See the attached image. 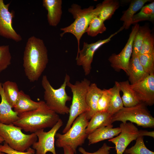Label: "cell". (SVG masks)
I'll return each mask as SVG.
<instances>
[{"label":"cell","mask_w":154,"mask_h":154,"mask_svg":"<svg viewBox=\"0 0 154 154\" xmlns=\"http://www.w3.org/2000/svg\"><path fill=\"white\" fill-rule=\"evenodd\" d=\"M23 66L31 82L37 81L48 62V50L42 40L32 36L27 40L23 56Z\"/></svg>","instance_id":"cell-1"},{"label":"cell","mask_w":154,"mask_h":154,"mask_svg":"<svg viewBox=\"0 0 154 154\" xmlns=\"http://www.w3.org/2000/svg\"><path fill=\"white\" fill-rule=\"evenodd\" d=\"M18 119L14 124L27 132L35 133L40 129L52 128L60 118L44 101H40L39 107L36 110L18 115Z\"/></svg>","instance_id":"cell-2"},{"label":"cell","mask_w":154,"mask_h":154,"mask_svg":"<svg viewBox=\"0 0 154 154\" xmlns=\"http://www.w3.org/2000/svg\"><path fill=\"white\" fill-rule=\"evenodd\" d=\"M101 3L98 4L96 8L94 6H90L88 8L82 9L81 6L76 4H72L68 11L73 16L74 22L70 25L61 28L60 30L63 32L60 36L62 37L66 33H70L76 37L78 42L77 53L80 50V40L83 35L86 33L91 20L98 15L101 9Z\"/></svg>","instance_id":"cell-3"},{"label":"cell","mask_w":154,"mask_h":154,"mask_svg":"<svg viewBox=\"0 0 154 154\" xmlns=\"http://www.w3.org/2000/svg\"><path fill=\"white\" fill-rule=\"evenodd\" d=\"M69 79V76L66 74L63 83L59 88L55 89L51 85L46 75H43L42 78L41 84L44 90V101L51 110L58 114L69 113L70 108L66 105V103L72 98L67 95L66 88Z\"/></svg>","instance_id":"cell-4"},{"label":"cell","mask_w":154,"mask_h":154,"mask_svg":"<svg viewBox=\"0 0 154 154\" xmlns=\"http://www.w3.org/2000/svg\"><path fill=\"white\" fill-rule=\"evenodd\" d=\"M87 112L79 116L66 133L63 134L56 133L55 145L57 147L63 148L65 146H68L73 150L75 153H76L77 147L84 143L88 135L86 129L89 120L87 118Z\"/></svg>","instance_id":"cell-5"},{"label":"cell","mask_w":154,"mask_h":154,"mask_svg":"<svg viewBox=\"0 0 154 154\" xmlns=\"http://www.w3.org/2000/svg\"><path fill=\"white\" fill-rule=\"evenodd\" d=\"M69 80L66 84L71 89L72 94V98L71 105L69 110V116L66 125L62 131L64 133L71 127L76 118L80 114L89 111V108L86 104V96L91 84L90 82L86 78L81 81H77L73 84Z\"/></svg>","instance_id":"cell-6"},{"label":"cell","mask_w":154,"mask_h":154,"mask_svg":"<svg viewBox=\"0 0 154 154\" xmlns=\"http://www.w3.org/2000/svg\"><path fill=\"white\" fill-rule=\"evenodd\" d=\"M144 103L140 102L133 106L123 107L112 116V123L115 121H121L125 123L129 121L143 128H153L154 118Z\"/></svg>","instance_id":"cell-7"},{"label":"cell","mask_w":154,"mask_h":154,"mask_svg":"<svg viewBox=\"0 0 154 154\" xmlns=\"http://www.w3.org/2000/svg\"><path fill=\"white\" fill-rule=\"evenodd\" d=\"M21 130L14 124L7 125L0 122V136L4 142L15 150L25 151L37 141V137L35 133L27 134Z\"/></svg>","instance_id":"cell-8"},{"label":"cell","mask_w":154,"mask_h":154,"mask_svg":"<svg viewBox=\"0 0 154 154\" xmlns=\"http://www.w3.org/2000/svg\"><path fill=\"white\" fill-rule=\"evenodd\" d=\"M119 127L121 131L119 135L108 140L115 145L116 154H123L130 143L139 136H147L154 137L153 131L139 130L131 122L122 123Z\"/></svg>","instance_id":"cell-9"},{"label":"cell","mask_w":154,"mask_h":154,"mask_svg":"<svg viewBox=\"0 0 154 154\" xmlns=\"http://www.w3.org/2000/svg\"><path fill=\"white\" fill-rule=\"evenodd\" d=\"M123 30L121 27L117 31L104 40H100L90 44L84 42L82 49L77 53L76 59L77 65L82 66L85 75H89L91 72V64L96 50L102 45L109 42L112 37Z\"/></svg>","instance_id":"cell-10"},{"label":"cell","mask_w":154,"mask_h":154,"mask_svg":"<svg viewBox=\"0 0 154 154\" xmlns=\"http://www.w3.org/2000/svg\"><path fill=\"white\" fill-rule=\"evenodd\" d=\"M63 122L60 118L56 123L49 131H44L42 129L35 133L38 138V141L32 145L35 150V154H46L50 152L52 154H57L55 147V137L57 132L63 125Z\"/></svg>","instance_id":"cell-11"},{"label":"cell","mask_w":154,"mask_h":154,"mask_svg":"<svg viewBox=\"0 0 154 154\" xmlns=\"http://www.w3.org/2000/svg\"><path fill=\"white\" fill-rule=\"evenodd\" d=\"M139 27L137 23L135 24L132 28L128 41L121 51L118 54H113L110 56L108 60L111 66L116 71L122 70L126 73L132 53L134 39Z\"/></svg>","instance_id":"cell-12"},{"label":"cell","mask_w":154,"mask_h":154,"mask_svg":"<svg viewBox=\"0 0 154 154\" xmlns=\"http://www.w3.org/2000/svg\"><path fill=\"white\" fill-rule=\"evenodd\" d=\"M10 3L5 4L3 0H0V36L12 39L16 42L22 40L21 36L13 27V12L9 11Z\"/></svg>","instance_id":"cell-13"},{"label":"cell","mask_w":154,"mask_h":154,"mask_svg":"<svg viewBox=\"0 0 154 154\" xmlns=\"http://www.w3.org/2000/svg\"><path fill=\"white\" fill-rule=\"evenodd\" d=\"M131 87L140 102L146 106L154 104V73L149 74L142 80L133 85Z\"/></svg>","instance_id":"cell-14"},{"label":"cell","mask_w":154,"mask_h":154,"mask_svg":"<svg viewBox=\"0 0 154 154\" xmlns=\"http://www.w3.org/2000/svg\"><path fill=\"white\" fill-rule=\"evenodd\" d=\"M61 0H43L42 5L47 11V19L50 25L56 27L60 22L62 13Z\"/></svg>","instance_id":"cell-15"},{"label":"cell","mask_w":154,"mask_h":154,"mask_svg":"<svg viewBox=\"0 0 154 154\" xmlns=\"http://www.w3.org/2000/svg\"><path fill=\"white\" fill-rule=\"evenodd\" d=\"M120 127L113 128L112 124L98 128L88 135V145L94 144L102 141L113 138L120 133Z\"/></svg>","instance_id":"cell-16"},{"label":"cell","mask_w":154,"mask_h":154,"mask_svg":"<svg viewBox=\"0 0 154 154\" xmlns=\"http://www.w3.org/2000/svg\"><path fill=\"white\" fill-rule=\"evenodd\" d=\"M0 122L4 124H14L18 119L17 114L12 110V108L6 100L2 87L0 83Z\"/></svg>","instance_id":"cell-17"},{"label":"cell","mask_w":154,"mask_h":154,"mask_svg":"<svg viewBox=\"0 0 154 154\" xmlns=\"http://www.w3.org/2000/svg\"><path fill=\"white\" fill-rule=\"evenodd\" d=\"M126 73L131 85L142 80L149 75L144 70L137 56L131 55Z\"/></svg>","instance_id":"cell-18"},{"label":"cell","mask_w":154,"mask_h":154,"mask_svg":"<svg viewBox=\"0 0 154 154\" xmlns=\"http://www.w3.org/2000/svg\"><path fill=\"white\" fill-rule=\"evenodd\" d=\"M102 92V90L98 87L96 83H91L89 86L86 96V104L89 108V112H87L89 120L97 112L98 102Z\"/></svg>","instance_id":"cell-19"},{"label":"cell","mask_w":154,"mask_h":154,"mask_svg":"<svg viewBox=\"0 0 154 154\" xmlns=\"http://www.w3.org/2000/svg\"><path fill=\"white\" fill-rule=\"evenodd\" d=\"M40 104V101L38 102L34 101L29 95L21 90L20 91L18 98L13 108L14 111L18 115L36 109L39 107Z\"/></svg>","instance_id":"cell-20"},{"label":"cell","mask_w":154,"mask_h":154,"mask_svg":"<svg viewBox=\"0 0 154 154\" xmlns=\"http://www.w3.org/2000/svg\"><path fill=\"white\" fill-rule=\"evenodd\" d=\"M112 116L107 112H97L89 121L86 129L88 135L96 129L112 124Z\"/></svg>","instance_id":"cell-21"},{"label":"cell","mask_w":154,"mask_h":154,"mask_svg":"<svg viewBox=\"0 0 154 154\" xmlns=\"http://www.w3.org/2000/svg\"><path fill=\"white\" fill-rule=\"evenodd\" d=\"M149 0H134L132 1L128 9L124 11L121 18V21L123 22L121 27L128 29L132 24V19L137 12L141 9L144 5Z\"/></svg>","instance_id":"cell-22"},{"label":"cell","mask_w":154,"mask_h":154,"mask_svg":"<svg viewBox=\"0 0 154 154\" xmlns=\"http://www.w3.org/2000/svg\"><path fill=\"white\" fill-rule=\"evenodd\" d=\"M119 83L120 91L123 94L121 98L125 107L133 106L141 102L128 81H122Z\"/></svg>","instance_id":"cell-23"},{"label":"cell","mask_w":154,"mask_h":154,"mask_svg":"<svg viewBox=\"0 0 154 154\" xmlns=\"http://www.w3.org/2000/svg\"><path fill=\"white\" fill-rule=\"evenodd\" d=\"M110 90L111 96L107 112L112 116L124 107L120 95L121 91L119 82L116 81L113 87Z\"/></svg>","instance_id":"cell-24"},{"label":"cell","mask_w":154,"mask_h":154,"mask_svg":"<svg viewBox=\"0 0 154 154\" xmlns=\"http://www.w3.org/2000/svg\"><path fill=\"white\" fill-rule=\"evenodd\" d=\"M2 87L6 100L13 108L20 92L17 84L15 82L7 80L2 83Z\"/></svg>","instance_id":"cell-25"},{"label":"cell","mask_w":154,"mask_h":154,"mask_svg":"<svg viewBox=\"0 0 154 154\" xmlns=\"http://www.w3.org/2000/svg\"><path fill=\"white\" fill-rule=\"evenodd\" d=\"M102 7L98 16L104 22L110 19L119 6L117 0H105L101 3Z\"/></svg>","instance_id":"cell-26"},{"label":"cell","mask_w":154,"mask_h":154,"mask_svg":"<svg viewBox=\"0 0 154 154\" xmlns=\"http://www.w3.org/2000/svg\"><path fill=\"white\" fill-rule=\"evenodd\" d=\"M154 19V2L143 6L139 13L132 19V24L144 21H153Z\"/></svg>","instance_id":"cell-27"},{"label":"cell","mask_w":154,"mask_h":154,"mask_svg":"<svg viewBox=\"0 0 154 154\" xmlns=\"http://www.w3.org/2000/svg\"><path fill=\"white\" fill-rule=\"evenodd\" d=\"M106 29L104 22L97 16L91 20L86 33L89 36L94 37L99 34L103 33Z\"/></svg>","instance_id":"cell-28"},{"label":"cell","mask_w":154,"mask_h":154,"mask_svg":"<svg viewBox=\"0 0 154 154\" xmlns=\"http://www.w3.org/2000/svg\"><path fill=\"white\" fill-rule=\"evenodd\" d=\"M149 30L146 26H139L135 36L132 55L139 56L144 38Z\"/></svg>","instance_id":"cell-29"},{"label":"cell","mask_w":154,"mask_h":154,"mask_svg":"<svg viewBox=\"0 0 154 154\" xmlns=\"http://www.w3.org/2000/svg\"><path fill=\"white\" fill-rule=\"evenodd\" d=\"M135 144L131 147L126 149L125 154H154V152L149 150L144 143L143 136H140L136 140Z\"/></svg>","instance_id":"cell-30"},{"label":"cell","mask_w":154,"mask_h":154,"mask_svg":"<svg viewBox=\"0 0 154 154\" xmlns=\"http://www.w3.org/2000/svg\"><path fill=\"white\" fill-rule=\"evenodd\" d=\"M11 58L9 45L0 46V73L11 64Z\"/></svg>","instance_id":"cell-31"},{"label":"cell","mask_w":154,"mask_h":154,"mask_svg":"<svg viewBox=\"0 0 154 154\" xmlns=\"http://www.w3.org/2000/svg\"><path fill=\"white\" fill-rule=\"evenodd\" d=\"M138 57L145 71L149 74L154 73V54H140Z\"/></svg>","instance_id":"cell-32"},{"label":"cell","mask_w":154,"mask_h":154,"mask_svg":"<svg viewBox=\"0 0 154 154\" xmlns=\"http://www.w3.org/2000/svg\"><path fill=\"white\" fill-rule=\"evenodd\" d=\"M154 54V38L150 31L145 37L141 48L140 54Z\"/></svg>","instance_id":"cell-33"},{"label":"cell","mask_w":154,"mask_h":154,"mask_svg":"<svg viewBox=\"0 0 154 154\" xmlns=\"http://www.w3.org/2000/svg\"><path fill=\"white\" fill-rule=\"evenodd\" d=\"M110 89H104L98 100L97 104V112H107L110 98Z\"/></svg>","instance_id":"cell-34"},{"label":"cell","mask_w":154,"mask_h":154,"mask_svg":"<svg viewBox=\"0 0 154 154\" xmlns=\"http://www.w3.org/2000/svg\"><path fill=\"white\" fill-rule=\"evenodd\" d=\"M0 151L7 154H35V150L31 147L27 151H21L15 150L10 147L6 143L3 145H0Z\"/></svg>","instance_id":"cell-35"},{"label":"cell","mask_w":154,"mask_h":154,"mask_svg":"<svg viewBox=\"0 0 154 154\" xmlns=\"http://www.w3.org/2000/svg\"><path fill=\"white\" fill-rule=\"evenodd\" d=\"M114 148L108 145L106 143H104L98 150L94 153L87 152L82 147L79 148L78 151L82 154H109L111 149Z\"/></svg>","instance_id":"cell-36"},{"label":"cell","mask_w":154,"mask_h":154,"mask_svg":"<svg viewBox=\"0 0 154 154\" xmlns=\"http://www.w3.org/2000/svg\"><path fill=\"white\" fill-rule=\"evenodd\" d=\"M63 148L64 149V154H74V151L70 147L65 146Z\"/></svg>","instance_id":"cell-37"},{"label":"cell","mask_w":154,"mask_h":154,"mask_svg":"<svg viewBox=\"0 0 154 154\" xmlns=\"http://www.w3.org/2000/svg\"><path fill=\"white\" fill-rule=\"evenodd\" d=\"M4 141L3 139L0 136V143H2Z\"/></svg>","instance_id":"cell-38"},{"label":"cell","mask_w":154,"mask_h":154,"mask_svg":"<svg viewBox=\"0 0 154 154\" xmlns=\"http://www.w3.org/2000/svg\"><path fill=\"white\" fill-rule=\"evenodd\" d=\"M0 154H5V153L0 151Z\"/></svg>","instance_id":"cell-39"}]
</instances>
